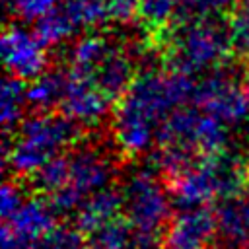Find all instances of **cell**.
Returning <instances> with one entry per match:
<instances>
[{"instance_id": "obj_8", "label": "cell", "mask_w": 249, "mask_h": 249, "mask_svg": "<svg viewBox=\"0 0 249 249\" xmlns=\"http://www.w3.org/2000/svg\"><path fill=\"white\" fill-rule=\"evenodd\" d=\"M0 51L4 66L12 78L33 82L47 72L45 47L39 43L33 29H27L23 23L16 21L6 25L0 41Z\"/></svg>"}, {"instance_id": "obj_13", "label": "cell", "mask_w": 249, "mask_h": 249, "mask_svg": "<svg viewBox=\"0 0 249 249\" xmlns=\"http://www.w3.org/2000/svg\"><path fill=\"white\" fill-rule=\"evenodd\" d=\"M216 222L224 249H249V193L222 200Z\"/></svg>"}, {"instance_id": "obj_24", "label": "cell", "mask_w": 249, "mask_h": 249, "mask_svg": "<svg viewBox=\"0 0 249 249\" xmlns=\"http://www.w3.org/2000/svg\"><path fill=\"white\" fill-rule=\"evenodd\" d=\"M62 0H4L8 14L16 16L19 21H37L56 10Z\"/></svg>"}, {"instance_id": "obj_25", "label": "cell", "mask_w": 249, "mask_h": 249, "mask_svg": "<svg viewBox=\"0 0 249 249\" xmlns=\"http://www.w3.org/2000/svg\"><path fill=\"white\" fill-rule=\"evenodd\" d=\"M181 0H140V18L150 27H163L175 19Z\"/></svg>"}, {"instance_id": "obj_28", "label": "cell", "mask_w": 249, "mask_h": 249, "mask_svg": "<svg viewBox=\"0 0 249 249\" xmlns=\"http://www.w3.org/2000/svg\"><path fill=\"white\" fill-rule=\"evenodd\" d=\"M23 202H25V196H23L21 187L16 181H6L2 185V193H0V212H2V218L8 220L10 216H14L21 208Z\"/></svg>"}, {"instance_id": "obj_14", "label": "cell", "mask_w": 249, "mask_h": 249, "mask_svg": "<svg viewBox=\"0 0 249 249\" xmlns=\"http://www.w3.org/2000/svg\"><path fill=\"white\" fill-rule=\"evenodd\" d=\"M91 78H93L95 86L111 101H119L136 78L134 62H132L130 54L124 53V49L113 47V51L107 54V58L95 68Z\"/></svg>"}, {"instance_id": "obj_6", "label": "cell", "mask_w": 249, "mask_h": 249, "mask_svg": "<svg viewBox=\"0 0 249 249\" xmlns=\"http://www.w3.org/2000/svg\"><path fill=\"white\" fill-rule=\"evenodd\" d=\"M193 105L222 124H239L249 117V78L220 66L196 82Z\"/></svg>"}, {"instance_id": "obj_2", "label": "cell", "mask_w": 249, "mask_h": 249, "mask_svg": "<svg viewBox=\"0 0 249 249\" xmlns=\"http://www.w3.org/2000/svg\"><path fill=\"white\" fill-rule=\"evenodd\" d=\"M74 121L56 113H33L21 121L14 136H4V163L19 177H33L47 161L76 142Z\"/></svg>"}, {"instance_id": "obj_16", "label": "cell", "mask_w": 249, "mask_h": 249, "mask_svg": "<svg viewBox=\"0 0 249 249\" xmlns=\"http://www.w3.org/2000/svg\"><path fill=\"white\" fill-rule=\"evenodd\" d=\"M68 84V72L58 68L47 70L39 78L27 84L25 88V101L35 109V113H51V109L60 107L64 91Z\"/></svg>"}, {"instance_id": "obj_17", "label": "cell", "mask_w": 249, "mask_h": 249, "mask_svg": "<svg viewBox=\"0 0 249 249\" xmlns=\"http://www.w3.org/2000/svg\"><path fill=\"white\" fill-rule=\"evenodd\" d=\"M152 165L158 175H161L167 183L181 177L187 169H191L200 156L189 148L183 146H158V150L152 152Z\"/></svg>"}, {"instance_id": "obj_3", "label": "cell", "mask_w": 249, "mask_h": 249, "mask_svg": "<svg viewBox=\"0 0 249 249\" xmlns=\"http://www.w3.org/2000/svg\"><path fill=\"white\" fill-rule=\"evenodd\" d=\"M249 189L245 165L230 156H202L191 169L169 183L171 198L183 210L200 208L214 198H233Z\"/></svg>"}, {"instance_id": "obj_21", "label": "cell", "mask_w": 249, "mask_h": 249, "mask_svg": "<svg viewBox=\"0 0 249 249\" xmlns=\"http://www.w3.org/2000/svg\"><path fill=\"white\" fill-rule=\"evenodd\" d=\"M237 0H181L175 23H189V21H200V19H218V16L230 12L235 8Z\"/></svg>"}, {"instance_id": "obj_1", "label": "cell", "mask_w": 249, "mask_h": 249, "mask_svg": "<svg viewBox=\"0 0 249 249\" xmlns=\"http://www.w3.org/2000/svg\"><path fill=\"white\" fill-rule=\"evenodd\" d=\"M196 82L179 70L146 68L115 103L113 134L126 156H140L156 142L161 123L185 103H193Z\"/></svg>"}, {"instance_id": "obj_29", "label": "cell", "mask_w": 249, "mask_h": 249, "mask_svg": "<svg viewBox=\"0 0 249 249\" xmlns=\"http://www.w3.org/2000/svg\"><path fill=\"white\" fill-rule=\"evenodd\" d=\"M16 249H43L39 243H35V245H23V247H16Z\"/></svg>"}, {"instance_id": "obj_18", "label": "cell", "mask_w": 249, "mask_h": 249, "mask_svg": "<svg viewBox=\"0 0 249 249\" xmlns=\"http://www.w3.org/2000/svg\"><path fill=\"white\" fill-rule=\"evenodd\" d=\"M25 84L18 78H4L2 82V126L4 136H10V132H16L21 124L23 117V105L25 101Z\"/></svg>"}, {"instance_id": "obj_22", "label": "cell", "mask_w": 249, "mask_h": 249, "mask_svg": "<svg viewBox=\"0 0 249 249\" xmlns=\"http://www.w3.org/2000/svg\"><path fill=\"white\" fill-rule=\"evenodd\" d=\"M74 31H76V27L66 18V14L60 10V6L33 23V33H35V37L39 39V43L43 47L60 45L70 35H74Z\"/></svg>"}, {"instance_id": "obj_31", "label": "cell", "mask_w": 249, "mask_h": 249, "mask_svg": "<svg viewBox=\"0 0 249 249\" xmlns=\"http://www.w3.org/2000/svg\"><path fill=\"white\" fill-rule=\"evenodd\" d=\"M88 249H89V247H88Z\"/></svg>"}, {"instance_id": "obj_30", "label": "cell", "mask_w": 249, "mask_h": 249, "mask_svg": "<svg viewBox=\"0 0 249 249\" xmlns=\"http://www.w3.org/2000/svg\"><path fill=\"white\" fill-rule=\"evenodd\" d=\"M245 173H247V183H249V163L245 165Z\"/></svg>"}, {"instance_id": "obj_15", "label": "cell", "mask_w": 249, "mask_h": 249, "mask_svg": "<svg viewBox=\"0 0 249 249\" xmlns=\"http://www.w3.org/2000/svg\"><path fill=\"white\" fill-rule=\"evenodd\" d=\"M113 47L115 45H111V41L105 35H99V33L82 35L68 47V53H66L70 72L93 76L95 68L107 58V54L113 51Z\"/></svg>"}, {"instance_id": "obj_23", "label": "cell", "mask_w": 249, "mask_h": 249, "mask_svg": "<svg viewBox=\"0 0 249 249\" xmlns=\"http://www.w3.org/2000/svg\"><path fill=\"white\" fill-rule=\"evenodd\" d=\"M231 49L241 56L249 58V0H237L228 21Z\"/></svg>"}, {"instance_id": "obj_10", "label": "cell", "mask_w": 249, "mask_h": 249, "mask_svg": "<svg viewBox=\"0 0 249 249\" xmlns=\"http://www.w3.org/2000/svg\"><path fill=\"white\" fill-rule=\"evenodd\" d=\"M109 107L111 99L95 86L91 76L68 70V84L60 103L64 117L82 126H95L107 117Z\"/></svg>"}, {"instance_id": "obj_27", "label": "cell", "mask_w": 249, "mask_h": 249, "mask_svg": "<svg viewBox=\"0 0 249 249\" xmlns=\"http://www.w3.org/2000/svg\"><path fill=\"white\" fill-rule=\"evenodd\" d=\"M109 21L128 25L140 16V0H107Z\"/></svg>"}, {"instance_id": "obj_12", "label": "cell", "mask_w": 249, "mask_h": 249, "mask_svg": "<svg viewBox=\"0 0 249 249\" xmlns=\"http://www.w3.org/2000/svg\"><path fill=\"white\" fill-rule=\"evenodd\" d=\"M121 210H124L123 191L107 187L88 196L84 204L74 214V228L84 235H93L101 228L119 220Z\"/></svg>"}, {"instance_id": "obj_20", "label": "cell", "mask_w": 249, "mask_h": 249, "mask_svg": "<svg viewBox=\"0 0 249 249\" xmlns=\"http://www.w3.org/2000/svg\"><path fill=\"white\" fill-rule=\"evenodd\" d=\"M68 177H70L68 156H56L51 161H47L33 177H29V183L35 189V193L51 198L68 185Z\"/></svg>"}, {"instance_id": "obj_26", "label": "cell", "mask_w": 249, "mask_h": 249, "mask_svg": "<svg viewBox=\"0 0 249 249\" xmlns=\"http://www.w3.org/2000/svg\"><path fill=\"white\" fill-rule=\"evenodd\" d=\"M39 245L43 249H88L86 235L74 226H56Z\"/></svg>"}, {"instance_id": "obj_11", "label": "cell", "mask_w": 249, "mask_h": 249, "mask_svg": "<svg viewBox=\"0 0 249 249\" xmlns=\"http://www.w3.org/2000/svg\"><path fill=\"white\" fill-rule=\"evenodd\" d=\"M216 235V210L208 206L187 208L171 218L163 235V249H210Z\"/></svg>"}, {"instance_id": "obj_7", "label": "cell", "mask_w": 249, "mask_h": 249, "mask_svg": "<svg viewBox=\"0 0 249 249\" xmlns=\"http://www.w3.org/2000/svg\"><path fill=\"white\" fill-rule=\"evenodd\" d=\"M70 177L68 185L49 198L56 214L78 212L84 200L101 189H107L113 175V165L107 154L93 146H80L68 156Z\"/></svg>"}, {"instance_id": "obj_5", "label": "cell", "mask_w": 249, "mask_h": 249, "mask_svg": "<svg viewBox=\"0 0 249 249\" xmlns=\"http://www.w3.org/2000/svg\"><path fill=\"white\" fill-rule=\"evenodd\" d=\"M124 220L138 235L163 237L171 216V193L154 171L132 173L123 187Z\"/></svg>"}, {"instance_id": "obj_9", "label": "cell", "mask_w": 249, "mask_h": 249, "mask_svg": "<svg viewBox=\"0 0 249 249\" xmlns=\"http://www.w3.org/2000/svg\"><path fill=\"white\" fill-rule=\"evenodd\" d=\"M56 228V212L43 198H27L21 208L4 220L2 249H16L43 241Z\"/></svg>"}, {"instance_id": "obj_4", "label": "cell", "mask_w": 249, "mask_h": 249, "mask_svg": "<svg viewBox=\"0 0 249 249\" xmlns=\"http://www.w3.org/2000/svg\"><path fill=\"white\" fill-rule=\"evenodd\" d=\"M169 66L171 70L193 76L195 72L220 68L231 49L228 23L218 19H200L181 23L169 35Z\"/></svg>"}, {"instance_id": "obj_19", "label": "cell", "mask_w": 249, "mask_h": 249, "mask_svg": "<svg viewBox=\"0 0 249 249\" xmlns=\"http://www.w3.org/2000/svg\"><path fill=\"white\" fill-rule=\"evenodd\" d=\"M60 10L76 29H93L109 21L107 0H62Z\"/></svg>"}]
</instances>
